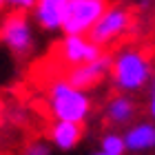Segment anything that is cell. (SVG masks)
Masks as SVG:
<instances>
[{"label":"cell","mask_w":155,"mask_h":155,"mask_svg":"<svg viewBox=\"0 0 155 155\" xmlns=\"http://www.w3.org/2000/svg\"><path fill=\"white\" fill-rule=\"evenodd\" d=\"M111 80L122 93H135L151 82L153 64L140 49H120L111 58Z\"/></svg>","instance_id":"6da1fadb"},{"label":"cell","mask_w":155,"mask_h":155,"mask_svg":"<svg viewBox=\"0 0 155 155\" xmlns=\"http://www.w3.org/2000/svg\"><path fill=\"white\" fill-rule=\"evenodd\" d=\"M47 104L58 122L84 124L91 113V97L87 91L71 87L64 78H58L47 89Z\"/></svg>","instance_id":"7a4b0ae2"},{"label":"cell","mask_w":155,"mask_h":155,"mask_svg":"<svg viewBox=\"0 0 155 155\" xmlns=\"http://www.w3.org/2000/svg\"><path fill=\"white\" fill-rule=\"evenodd\" d=\"M111 7V0H67V13L62 22L64 36H89L93 25Z\"/></svg>","instance_id":"3957f363"},{"label":"cell","mask_w":155,"mask_h":155,"mask_svg":"<svg viewBox=\"0 0 155 155\" xmlns=\"http://www.w3.org/2000/svg\"><path fill=\"white\" fill-rule=\"evenodd\" d=\"M0 40L16 58H29L36 49L33 25L22 11H11L0 25Z\"/></svg>","instance_id":"277c9868"},{"label":"cell","mask_w":155,"mask_h":155,"mask_svg":"<svg viewBox=\"0 0 155 155\" xmlns=\"http://www.w3.org/2000/svg\"><path fill=\"white\" fill-rule=\"evenodd\" d=\"M133 25V13L122 5H111L107 11L102 13V18L93 25V29L89 31V40L97 47H107L117 38H122Z\"/></svg>","instance_id":"5b68a950"},{"label":"cell","mask_w":155,"mask_h":155,"mask_svg":"<svg viewBox=\"0 0 155 155\" xmlns=\"http://www.w3.org/2000/svg\"><path fill=\"white\" fill-rule=\"evenodd\" d=\"M58 55L64 64L78 67V64H87V62H93L95 58H100L102 49L93 45L87 36H64L58 45Z\"/></svg>","instance_id":"8992f818"},{"label":"cell","mask_w":155,"mask_h":155,"mask_svg":"<svg viewBox=\"0 0 155 155\" xmlns=\"http://www.w3.org/2000/svg\"><path fill=\"white\" fill-rule=\"evenodd\" d=\"M109 71H111V55L102 53L100 58H95L93 62L71 67L64 80L71 84V87L80 89V91H89L91 87H95V84L100 82Z\"/></svg>","instance_id":"52a82bcc"},{"label":"cell","mask_w":155,"mask_h":155,"mask_svg":"<svg viewBox=\"0 0 155 155\" xmlns=\"http://www.w3.org/2000/svg\"><path fill=\"white\" fill-rule=\"evenodd\" d=\"M31 11H33V22L42 31H62L67 0H36Z\"/></svg>","instance_id":"ba28073f"},{"label":"cell","mask_w":155,"mask_h":155,"mask_svg":"<svg viewBox=\"0 0 155 155\" xmlns=\"http://www.w3.org/2000/svg\"><path fill=\"white\" fill-rule=\"evenodd\" d=\"M124 146L131 153H144L155 149V124L153 122H137L126 129L124 133Z\"/></svg>","instance_id":"9c48e42d"},{"label":"cell","mask_w":155,"mask_h":155,"mask_svg":"<svg viewBox=\"0 0 155 155\" xmlns=\"http://www.w3.org/2000/svg\"><path fill=\"white\" fill-rule=\"evenodd\" d=\"M49 140H51V146H55L58 151H71L82 140V124L55 120L49 129Z\"/></svg>","instance_id":"30bf717a"},{"label":"cell","mask_w":155,"mask_h":155,"mask_svg":"<svg viewBox=\"0 0 155 155\" xmlns=\"http://www.w3.org/2000/svg\"><path fill=\"white\" fill-rule=\"evenodd\" d=\"M135 113H137L135 102L124 93L111 97L107 104V120L111 124H129V122H133Z\"/></svg>","instance_id":"8fae6325"},{"label":"cell","mask_w":155,"mask_h":155,"mask_svg":"<svg viewBox=\"0 0 155 155\" xmlns=\"http://www.w3.org/2000/svg\"><path fill=\"white\" fill-rule=\"evenodd\" d=\"M100 151L107 153V155H124L126 153V146H124V137L120 133L111 131V133H104L100 137Z\"/></svg>","instance_id":"7c38bea8"},{"label":"cell","mask_w":155,"mask_h":155,"mask_svg":"<svg viewBox=\"0 0 155 155\" xmlns=\"http://www.w3.org/2000/svg\"><path fill=\"white\" fill-rule=\"evenodd\" d=\"M22 155H51V144L45 140H36V142L27 144Z\"/></svg>","instance_id":"4fadbf2b"},{"label":"cell","mask_w":155,"mask_h":155,"mask_svg":"<svg viewBox=\"0 0 155 155\" xmlns=\"http://www.w3.org/2000/svg\"><path fill=\"white\" fill-rule=\"evenodd\" d=\"M5 5L7 7H11L13 11H29L33 9V5H36V0H5Z\"/></svg>","instance_id":"5bb4252c"},{"label":"cell","mask_w":155,"mask_h":155,"mask_svg":"<svg viewBox=\"0 0 155 155\" xmlns=\"http://www.w3.org/2000/svg\"><path fill=\"white\" fill-rule=\"evenodd\" d=\"M149 115L153 117V122H155V87H153L151 97H149Z\"/></svg>","instance_id":"9a60e30c"},{"label":"cell","mask_w":155,"mask_h":155,"mask_svg":"<svg viewBox=\"0 0 155 155\" xmlns=\"http://www.w3.org/2000/svg\"><path fill=\"white\" fill-rule=\"evenodd\" d=\"M5 7H7V5H5V0H0V11H2Z\"/></svg>","instance_id":"2e32d148"},{"label":"cell","mask_w":155,"mask_h":155,"mask_svg":"<svg viewBox=\"0 0 155 155\" xmlns=\"http://www.w3.org/2000/svg\"><path fill=\"white\" fill-rule=\"evenodd\" d=\"M91 155H107V153H102V151H95V153H91Z\"/></svg>","instance_id":"e0dca14e"}]
</instances>
